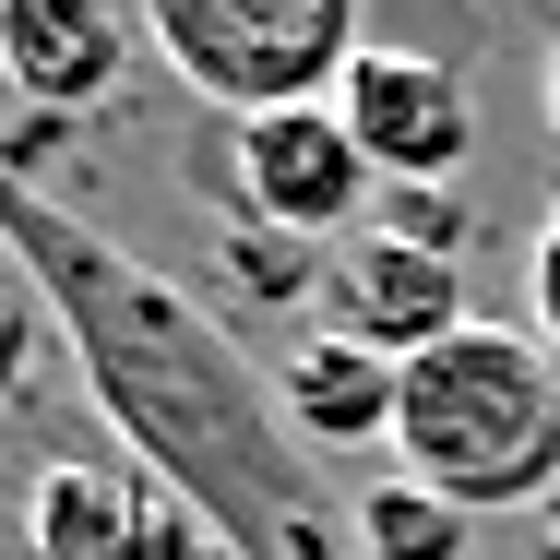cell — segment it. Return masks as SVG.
Instances as JSON below:
<instances>
[{"mask_svg":"<svg viewBox=\"0 0 560 560\" xmlns=\"http://www.w3.org/2000/svg\"><path fill=\"white\" fill-rule=\"evenodd\" d=\"M131 513H143V477L60 453V465H36V489H24V549L36 560H119L131 549Z\"/></svg>","mask_w":560,"mask_h":560,"instance_id":"9c48e42d","label":"cell"},{"mask_svg":"<svg viewBox=\"0 0 560 560\" xmlns=\"http://www.w3.org/2000/svg\"><path fill=\"white\" fill-rule=\"evenodd\" d=\"M226 179H238V226H275V238H299V250L382 226V215H370L382 179H370V155H358L346 108L238 119V131H226Z\"/></svg>","mask_w":560,"mask_h":560,"instance_id":"277c9868","label":"cell"},{"mask_svg":"<svg viewBox=\"0 0 560 560\" xmlns=\"http://www.w3.org/2000/svg\"><path fill=\"white\" fill-rule=\"evenodd\" d=\"M0 262L36 287L48 335L72 346V370L143 489L203 513L238 560H346L287 477L275 370H250L191 287H167L143 250H119L96 215H72L48 179H12V167H0Z\"/></svg>","mask_w":560,"mask_h":560,"instance_id":"6da1fadb","label":"cell"},{"mask_svg":"<svg viewBox=\"0 0 560 560\" xmlns=\"http://www.w3.org/2000/svg\"><path fill=\"white\" fill-rule=\"evenodd\" d=\"M525 299H537V346L560 358V215L537 226V250H525Z\"/></svg>","mask_w":560,"mask_h":560,"instance_id":"5bb4252c","label":"cell"},{"mask_svg":"<svg viewBox=\"0 0 560 560\" xmlns=\"http://www.w3.org/2000/svg\"><path fill=\"white\" fill-rule=\"evenodd\" d=\"M143 48V12H108V0H0V84L24 96V119H96L119 96Z\"/></svg>","mask_w":560,"mask_h":560,"instance_id":"8992f818","label":"cell"},{"mask_svg":"<svg viewBox=\"0 0 560 560\" xmlns=\"http://www.w3.org/2000/svg\"><path fill=\"white\" fill-rule=\"evenodd\" d=\"M358 560H465V513L418 477H382L358 501Z\"/></svg>","mask_w":560,"mask_h":560,"instance_id":"30bf717a","label":"cell"},{"mask_svg":"<svg viewBox=\"0 0 560 560\" xmlns=\"http://www.w3.org/2000/svg\"><path fill=\"white\" fill-rule=\"evenodd\" d=\"M382 226H394V238H418V250H442V262L477 250V215H465L453 191H382Z\"/></svg>","mask_w":560,"mask_h":560,"instance_id":"7c38bea8","label":"cell"},{"mask_svg":"<svg viewBox=\"0 0 560 560\" xmlns=\"http://www.w3.org/2000/svg\"><path fill=\"white\" fill-rule=\"evenodd\" d=\"M394 465L442 489L453 513H525L560 489V358L537 323H465L453 346L406 358L394 394Z\"/></svg>","mask_w":560,"mask_h":560,"instance_id":"7a4b0ae2","label":"cell"},{"mask_svg":"<svg viewBox=\"0 0 560 560\" xmlns=\"http://www.w3.org/2000/svg\"><path fill=\"white\" fill-rule=\"evenodd\" d=\"M537 119H549V143H560V36H549V72H537Z\"/></svg>","mask_w":560,"mask_h":560,"instance_id":"9a60e30c","label":"cell"},{"mask_svg":"<svg viewBox=\"0 0 560 560\" xmlns=\"http://www.w3.org/2000/svg\"><path fill=\"white\" fill-rule=\"evenodd\" d=\"M335 108H346V131H358L382 191H453L465 155H477V84L442 48H382L370 36L358 72L335 84Z\"/></svg>","mask_w":560,"mask_h":560,"instance_id":"5b68a950","label":"cell"},{"mask_svg":"<svg viewBox=\"0 0 560 560\" xmlns=\"http://www.w3.org/2000/svg\"><path fill=\"white\" fill-rule=\"evenodd\" d=\"M215 262L262 299V311H287V299H323V287H335V262H311V250H299V238H275V226H226Z\"/></svg>","mask_w":560,"mask_h":560,"instance_id":"8fae6325","label":"cell"},{"mask_svg":"<svg viewBox=\"0 0 560 560\" xmlns=\"http://www.w3.org/2000/svg\"><path fill=\"white\" fill-rule=\"evenodd\" d=\"M36 346H48V311H36V287H24V275H0V406L24 394Z\"/></svg>","mask_w":560,"mask_h":560,"instance_id":"4fadbf2b","label":"cell"},{"mask_svg":"<svg viewBox=\"0 0 560 560\" xmlns=\"http://www.w3.org/2000/svg\"><path fill=\"white\" fill-rule=\"evenodd\" d=\"M394 394H406V370L370 358L358 335H311V346L275 358V418H287V442H311V453L394 442Z\"/></svg>","mask_w":560,"mask_h":560,"instance_id":"ba28073f","label":"cell"},{"mask_svg":"<svg viewBox=\"0 0 560 560\" xmlns=\"http://www.w3.org/2000/svg\"><path fill=\"white\" fill-rule=\"evenodd\" d=\"M335 299L346 323L335 335H358L370 358H430V346H453L477 311H465V262H442V250H418V238H394V226H370V238H346V262H335Z\"/></svg>","mask_w":560,"mask_h":560,"instance_id":"52a82bcc","label":"cell"},{"mask_svg":"<svg viewBox=\"0 0 560 560\" xmlns=\"http://www.w3.org/2000/svg\"><path fill=\"white\" fill-rule=\"evenodd\" d=\"M143 48L179 72V96L226 108V131H238V119H275V108H335L370 24L346 0H155Z\"/></svg>","mask_w":560,"mask_h":560,"instance_id":"3957f363","label":"cell"}]
</instances>
